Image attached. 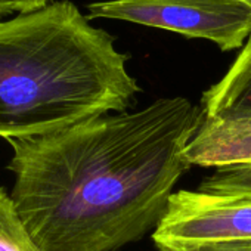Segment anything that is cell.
Wrapping results in <instances>:
<instances>
[{"label": "cell", "instance_id": "6da1fadb", "mask_svg": "<svg viewBox=\"0 0 251 251\" xmlns=\"http://www.w3.org/2000/svg\"><path fill=\"white\" fill-rule=\"evenodd\" d=\"M204 120L188 98L9 139L11 198L42 251H117L157 227Z\"/></svg>", "mask_w": 251, "mask_h": 251}, {"label": "cell", "instance_id": "7a4b0ae2", "mask_svg": "<svg viewBox=\"0 0 251 251\" xmlns=\"http://www.w3.org/2000/svg\"><path fill=\"white\" fill-rule=\"evenodd\" d=\"M115 37L70 0L0 20V138L27 139L135 103Z\"/></svg>", "mask_w": 251, "mask_h": 251}, {"label": "cell", "instance_id": "3957f363", "mask_svg": "<svg viewBox=\"0 0 251 251\" xmlns=\"http://www.w3.org/2000/svg\"><path fill=\"white\" fill-rule=\"evenodd\" d=\"M152 241L158 251H251V192L176 191Z\"/></svg>", "mask_w": 251, "mask_h": 251}, {"label": "cell", "instance_id": "277c9868", "mask_svg": "<svg viewBox=\"0 0 251 251\" xmlns=\"http://www.w3.org/2000/svg\"><path fill=\"white\" fill-rule=\"evenodd\" d=\"M87 18H106L204 39L223 52L242 49L251 36V6L242 0H103Z\"/></svg>", "mask_w": 251, "mask_h": 251}, {"label": "cell", "instance_id": "5b68a950", "mask_svg": "<svg viewBox=\"0 0 251 251\" xmlns=\"http://www.w3.org/2000/svg\"><path fill=\"white\" fill-rule=\"evenodd\" d=\"M185 158L191 167L216 170L251 166V112L204 115Z\"/></svg>", "mask_w": 251, "mask_h": 251}, {"label": "cell", "instance_id": "8992f818", "mask_svg": "<svg viewBox=\"0 0 251 251\" xmlns=\"http://www.w3.org/2000/svg\"><path fill=\"white\" fill-rule=\"evenodd\" d=\"M201 108L205 117L251 112V36L225 75L204 92Z\"/></svg>", "mask_w": 251, "mask_h": 251}, {"label": "cell", "instance_id": "52a82bcc", "mask_svg": "<svg viewBox=\"0 0 251 251\" xmlns=\"http://www.w3.org/2000/svg\"><path fill=\"white\" fill-rule=\"evenodd\" d=\"M0 251H42L23 219L15 204L0 186Z\"/></svg>", "mask_w": 251, "mask_h": 251}, {"label": "cell", "instance_id": "ba28073f", "mask_svg": "<svg viewBox=\"0 0 251 251\" xmlns=\"http://www.w3.org/2000/svg\"><path fill=\"white\" fill-rule=\"evenodd\" d=\"M198 188L202 191L251 192V166L216 170Z\"/></svg>", "mask_w": 251, "mask_h": 251}, {"label": "cell", "instance_id": "9c48e42d", "mask_svg": "<svg viewBox=\"0 0 251 251\" xmlns=\"http://www.w3.org/2000/svg\"><path fill=\"white\" fill-rule=\"evenodd\" d=\"M52 0H0V20L46 8Z\"/></svg>", "mask_w": 251, "mask_h": 251}, {"label": "cell", "instance_id": "30bf717a", "mask_svg": "<svg viewBox=\"0 0 251 251\" xmlns=\"http://www.w3.org/2000/svg\"><path fill=\"white\" fill-rule=\"evenodd\" d=\"M242 2H244V3H247L248 6H251V0H242Z\"/></svg>", "mask_w": 251, "mask_h": 251}]
</instances>
